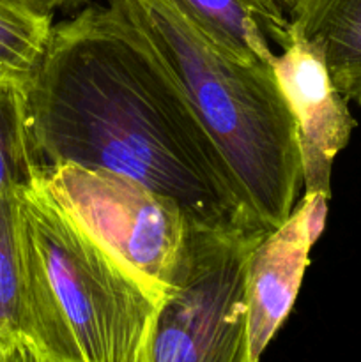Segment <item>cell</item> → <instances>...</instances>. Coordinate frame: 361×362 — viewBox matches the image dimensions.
<instances>
[{
	"label": "cell",
	"instance_id": "cell-6",
	"mask_svg": "<svg viewBox=\"0 0 361 362\" xmlns=\"http://www.w3.org/2000/svg\"><path fill=\"white\" fill-rule=\"evenodd\" d=\"M273 73L296 122L304 194L329 198L333 161L356 126L349 101L333 83L321 53L292 30Z\"/></svg>",
	"mask_w": 361,
	"mask_h": 362
},
{
	"label": "cell",
	"instance_id": "cell-5",
	"mask_svg": "<svg viewBox=\"0 0 361 362\" xmlns=\"http://www.w3.org/2000/svg\"><path fill=\"white\" fill-rule=\"evenodd\" d=\"M39 179L60 207L161 303L176 283L191 233L179 204L101 168L60 165Z\"/></svg>",
	"mask_w": 361,
	"mask_h": 362
},
{
	"label": "cell",
	"instance_id": "cell-8",
	"mask_svg": "<svg viewBox=\"0 0 361 362\" xmlns=\"http://www.w3.org/2000/svg\"><path fill=\"white\" fill-rule=\"evenodd\" d=\"M290 25L321 53L340 94L361 105V0H299Z\"/></svg>",
	"mask_w": 361,
	"mask_h": 362
},
{
	"label": "cell",
	"instance_id": "cell-1",
	"mask_svg": "<svg viewBox=\"0 0 361 362\" xmlns=\"http://www.w3.org/2000/svg\"><path fill=\"white\" fill-rule=\"evenodd\" d=\"M21 90L39 175L60 165L108 170L173 198L191 228L265 230L173 74L115 0L53 25Z\"/></svg>",
	"mask_w": 361,
	"mask_h": 362
},
{
	"label": "cell",
	"instance_id": "cell-15",
	"mask_svg": "<svg viewBox=\"0 0 361 362\" xmlns=\"http://www.w3.org/2000/svg\"><path fill=\"white\" fill-rule=\"evenodd\" d=\"M0 362H20V346L16 352L7 354V356H0Z\"/></svg>",
	"mask_w": 361,
	"mask_h": 362
},
{
	"label": "cell",
	"instance_id": "cell-13",
	"mask_svg": "<svg viewBox=\"0 0 361 362\" xmlns=\"http://www.w3.org/2000/svg\"><path fill=\"white\" fill-rule=\"evenodd\" d=\"M27 2H30L32 6H35L38 9L46 11V13H53V11L59 9V7H73L78 6L80 2H84V0H27Z\"/></svg>",
	"mask_w": 361,
	"mask_h": 362
},
{
	"label": "cell",
	"instance_id": "cell-9",
	"mask_svg": "<svg viewBox=\"0 0 361 362\" xmlns=\"http://www.w3.org/2000/svg\"><path fill=\"white\" fill-rule=\"evenodd\" d=\"M188 25L223 53L273 67L276 53L257 0H165Z\"/></svg>",
	"mask_w": 361,
	"mask_h": 362
},
{
	"label": "cell",
	"instance_id": "cell-3",
	"mask_svg": "<svg viewBox=\"0 0 361 362\" xmlns=\"http://www.w3.org/2000/svg\"><path fill=\"white\" fill-rule=\"evenodd\" d=\"M18 211L27 349L42 362H149L159 300L60 207L41 179L18 189Z\"/></svg>",
	"mask_w": 361,
	"mask_h": 362
},
{
	"label": "cell",
	"instance_id": "cell-2",
	"mask_svg": "<svg viewBox=\"0 0 361 362\" xmlns=\"http://www.w3.org/2000/svg\"><path fill=\"white\" fill-rule=\"evenodd\" d=\"M179 83L255 221L275 230L303 186L297 131L273 67L223 53L165 0H115Z\"/></svg>",
	"mask_w": 361,
	"mask_h": 362
},
{
	"label": "cell",
	"instance_id": "cell-4",
	"mask_svg": "<svg viewBox=\"0 0 361 362\" xmlns=\"http://www.w3.org/2000/svg\"><path fill=\"white\" fill-rule=\"evenodd\" d=\"M268 230L191 228L152 324L149 362H257L248 338L246 262Z\"/></svg>",
	"mask_w": 361,
	"mask_h": 362
},
{
	"label": "cell",
	"instance_id": "cell-10",
	"mask_svg": "<svg viewBox=\"0 0 361 362\" xmlns=\"http://www.w3.org/2000/svg\"><path fill=\"white\" fill-rule=\"evenodd\" d=\"M28 345L18 191L0 200V356Z\"/></svg>",
	"mask_w": 361,
	"mask_h": 362
},
{
	"label": "cell",
	"instance_id": "cell-11",
	"mask_svg": "<svg viewBox=\"0 0 361 362\" xmlns=\"http://www.w3.org/2000/svg\"><path fill=\"white\" fill-rule=\"evenodd\" d=\"M52 14L27 0H0V80L23 85L34 74L52 35Z\"/></svg>",
	"mask_w": 361,
	"mask_h": 362
},
{
	"label": "cell",
	"instance_id": "cell-7",
	"mask_svg": "<svg viewBox=\"0 0 361 362\" xmlns=\"http://www.w3.org/2000/svg\"><path fill=\"white\" fill-rule=\"evenodd\" d=\"M314 244L299 202L278 228L255 244L248 257L244 276L248 338L251 357L257 362L296 303Z\"/></svg>",
	"mask_w": 361,
	"mask_h": 362
},
{
	"label": "cell",
	"instance_id": "cell-12",
	"mask_svg": "<svg viewBox=\"0 0 361 362\" xmlns=\"http://www.w3.org/2000/svg\"><path fill=\"white\" fill-rule=\"evenodd\" d=\"M39 179L25 122L21 83L0 80V200Z\"/></svg>",
	"mask_w": 361,
	"mask_h": 362
},
{
	"label": "cell",
	"instance_id": "cell-14",
	"mask_svg": "<svg viewBox=\"0 0 361 362\" xmlns=\"http://www.w3.org/2000/svg\"><path fill=\"white\" fill-rule=\"evenodd\" d=\"M20 362H42L35 356L34 352L27 349V346H20Z\"/></svg>",
	"mask_w": 361,
	"mask_h": 362
},
{
	"label": "cell",
	"instance_id": "cell-16",
	"mask_svg": "<svg viewBox=\"0 0 361 362\" xmlns=\"http://www.w3.org/2000/svg\"><path fill=\"white\" fill-rule=\"evenodd\" d=\"M297 2H299V0H294V4H297Z\"/></svg>",
	"mask_w": 361,
	"mask_h": 362
}]
</instances>
